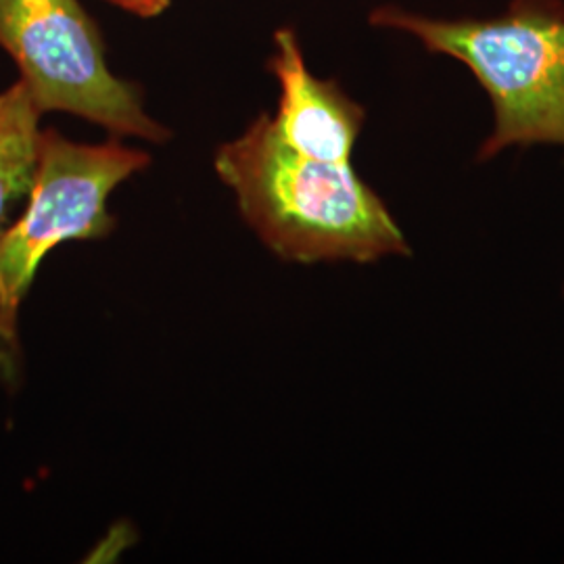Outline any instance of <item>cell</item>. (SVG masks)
Listing matches in <instances>:
<instances>
[{
  "label": "cell",
  "mask_w": 564,
  "mask_h": 564,
  "mask_svg": "<svg viewBox=\"0 0 564 564\" xmlns=\"http://www.w3.org/2000/svg\"><path fill=\"white\" fill-rule=\"evenodd\" d=\"M216 172L237 195L245 223L281 260L370 263L412 253L383 199L351 162L291 149L268 113L220 147Z\"/></svg>",
  "instance_id": "cell-1"
},
{
  "label": "cell",
  "mask_w": 564,
  "mask_h": 564,
  "mask_svg": "<svg viewBox=\"0 0 564 564\" xmlns=\"http://www.w3.org/2000/svg\"><path fill=\"white\" fill-rule=\"evenodd\" d=\"M370 23L460 61L484 86L494 128L479 147V162L510 147H564L563 0H510L505 13L491 18H429L383 4Z\"/></svg>",
  "instance_id": "cell-2"
},
{
  "label": "cell",
  "mask_w": 564,
  "mask_h": 564,
  "mask_svg": "<svg viewBox=\"0 0 564 564\" xmlns=\"http://www.w3.org/2000/svg\"><path fill=\"white\" fill-rule=\"evenodd\" d=\"M151 158L121 142L82 144L41 130L34 182L18 223L0 235V368L18 358V316L42 260L65 241L102 239L113 230L107 199Z\"/></svg>",
  "instance_id": "cell-3"
},
{
  "label": "cell",
  "mask_w": 564,
  "mask_h": 564,
  "mask_svg": "<svg viewBox=\"0 0 564 564\" xmlns=\"http://www.w3.org/2000/svg\"><path fill=\"white\" fill-rule=\"evenodd\" d=\"M0 48L20 67L41 113H74L118 137L170 139L144 111L141 93L109 69L78 0H0Z\"/></svg>",
  "instance_id": "cell-4"
},
{
  "label": "cell",
  "mask_w": 564,
  "mask_h": 564,
  "mask_svg": "<svg viewBox=\"0 0 564 564\" xmlns=\"http://www.w3.org/2000/svg\"><path fill=\"white\" fill-rule=\"evenodd\" d=\"M268 67L281 84V102L272 123L282 141L307 158L351 162L366 120L362 105L347 97L339 84L321 80L307 69L293 30L274 34V55Z\"/></svg>",
  "instance_id": "cell-5"
},
{
  "label": "cell",
  "mask_w": 564,
  "mask_h": 564,
  "mask_svg": "<svg viewBox=\"0 0 564 564\" xmlns=\"http://www.w3.org/2000/svg\"><path fill=\"white\" fill-rule=\"evenodd\" d=\"M41 116L23 82H15L0 93V235L9 226L13 207L30 195L36 172Z\"/></svg>",
  "instance_id": "cell-6"
},
{
  "label": "cell",
  "mask_w": 564,
  "mask_h": 564,
  "mask_svg": "<svg viewBox=\"0 0 564 564\" xmlns=\"http://www.w3.org/2000/svg\"><path fill=\"white\" fill-rule=\"evenodd\" d=\"M107 2H113L123 11H130L139 18H158L170 4V0H107Z\"/></svg>",
  "instance_id": "cell-7"
}]
</instances>
